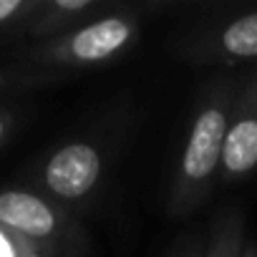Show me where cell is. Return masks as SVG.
<instances>
[{
    "mask_svg": "<svg viewBox=\"0 0 257 257\" xmlns=\"http://www.w3.org/2000/svg\"><path fill=\"white\" fill-rule=\"evenodd\" d=\"M234 93L237 86L232 81H217L199 101L169 197L172 214H189L194 207H199L219 177Z\"/></svg>",
    "mask_w": 257,
    "mask_h": 257,
    "instance_id": "6da1fadb",
    "label": "cell"
},
{
    "mask_svg": "<svg viewBox=\"0 0 257 257\" xmlns=\"http://www.w3.org/2000/svg\"><path fill=\"white\" fill-rule=\"evenodd\" d=\"M139 36L137 16L126 11H111L66 36L51 38L23 53V61L38 71H71V68H93L116 61L132 48Z\"/></svg>",
    "mask_w": 257,
    "mask_h": 257,
    "instance_id": "7a4b0ae2",
    "label": "cell"
},
{
    "mask_svg": "<svg viewBox=\"0 0 257 257\" xmlns=\"http://www.w3.org/2000/svg\"><path fill=\"white\" fill-rule=\"evenodd\" d=\"M257 169V68L237 86L222 152V182H239Z\"/></svg>",
    "mask_w": 257,
    "mask_h": 257,
    "instance_id": "3957f363",
    "label": "cell"
},
{
    "mask_svg": "<svg viewBox=\"0 0 257 257\" xmlns=\"http://www.w3.org/2000/svg\"><path fill=\"white\" fill-rule=\"evenodd\" d=\"M103 172V157L93 144L71 142L51 154L43 167V184L56 199L78 202L91 194Z\"/></svg>",
    "mask_w": 257,
    "mask_h": 257,
    "instance_id": "277c9868",
    "label": "cell"
},
{
    "mask_svg": "<svg viewBox=\"0 0 257 257\" xmlns=\"http://www.w3.org/2000/svg\"><path fill=\"white\" fill-rule=\"evenodd\" d=\"M0 227L33 242H46L58 234L61 217L48 199L26 189H6L0 192Z\"/></svg>",
    "mask_w": 257,
    "mask_h": 257,
    "instance_id": "5b68a950",
    "label": "cell"
},
{
    "mask_svg": "<svg viewBox=\"0 0 257 257\" xmlns=\"http://www.w3.org/2000/svg\"><path fill=\"white\" fill-rule=\"evenodd\" d=\"M199 63H239L257 58V11L237 16L197 38L189 48Z\"/></svg>",
    "mask_w": 257,
    "mask_h": 257,
    "instance_id": "8992f818",
    "label": "cell"
},
{
    "mask_svg": "<svg viewBox=\"0 0 257 257\" xmlns=\"http://www.w3.org/2000/svg\"><path fill=\"white\" fill-rule=\"evenodd\" d=\"M106 13H111V8L103 3H96V0H51V3H38V8L28 16L23 31L26 36L51 41Z\"/></svg>",
    "mask_w": 257,
    "mask_h": 257,
    "instance_id": "52a82bcc",
    "label": "cell"
},
{
    "mask_svg": "<svg viewBox=\"0 0 257 257\" xmlns=\"http://www.w3.org/2000/svg\"><path fill=\"white\" fill-rule=\"evenodd\" d=\"M244 239V219L237 209H229L214 222L204 257H239Z\"/></svg>",
    "mask_w": 257,
    "mask_h": 257,
    "instance_id": "ba28073f",
    "label": "cell"
},
{
    "mask_svg": "<svg viewBox=\"0 0 257 257\" xmlns=\"http://www.w3.org/2000/svg\"><path fill=\"white\" fill-rule=\"evenodd\" d=\"M36 8L38 0H0V28L16 21H28Z\"/></svg>",
    "mask_w": 257,
    "mask_h": 257,
    "instance_id": "9c48e42d",
    "label": "cell"
},
{
    "mask_svg": "<svg viewBox=\"0 0 257 257\" xmlns=\"http://www.w3.org/2000/svg\"><path fill=\"white\" fill-rule=\"evenodd\" d=\"M48 78H56V73H48V71H8V68H0V88L41 83V81H48Z\"/></svg>",
    "mask_w": 257,
    "mask_h": 257,
    "instance_id": "30bf717a",
    "label": "cell"
},
{
    "mask_svg": "<svg viewBox=\"0 0 257 257\" xmlns=\"http://www.w3.org/2000/svg\"><path fill=\"white\" fill-rule=\"evenodd\" d=\"M239 257H257V242L244 239V247H242V254Z\"/></svg>",
    "mask_w": 257,
    "mask_h": 257,
    "instance_id": "8fae6325",
    "label": "cell"
},
{
    "mask_svg": "<svg viewBox=\"0 0 257 257\" xmlns=\"http://www.w3.org/2000/svg\"><path fill=\"white\" fill-rule=\"evenodd\" d=\"M6 132H8V116L0 113V144H3V139H6Z\"/></svg>",
    "mask_w": 257,
    "mask_h": 257,
    "instance_id": "7c38bea8",
    "label": "cell"
},
{
    "mask_svg": "<svg viewBox=\"0 0 257 257\" xmlns=\"http://www.w3.org/2000/svg\"><path fill=\"white\" fill-rule=\"evenodd\" d=\"M187 257H204V249H202V247H194V249L187 252Z\"/></svg>",
    "mask_w": 257,
    "mask_h": 257,
    "instance_id": "4fadbf2b",
    "label": "cell"
}]
</instances>
